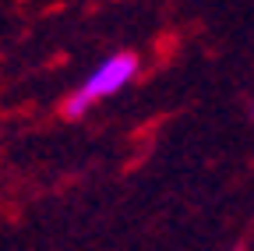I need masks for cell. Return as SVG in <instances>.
<instances>
[{
    "label": "cell",
    "instance_id": "cell-1",
    "mask_svg": "<svg viewBox=\"0 0 254 251\" xmlns=\"http://www.w3.org/2000/svg\"><path fill=\"white\" fill-rule=\"evenodd\" d=\"M138 68H141V64H138L134 53H113L110 60H103V64L88 75V82L81 85V92H85L92 103H95V99H106V96H117L127 82H134Z\"/></svg>",
    "mask_w": 254,
    "mask_h": 251
},
{
    "label": "cell",
    "instance_id": "cell-2",
    "mask_svg": "<svg viewBox=\"0 0 254 251\" xmlns=\"http://www.w3.org/2000/svg\"><path fill=\"white\" fill-rule=\"evenodd\" d=\"M88 106H92V99L78 88V92H71V96H67V103H64V117L78 120V117H85V113H88Z\"/></svg>",
    "mask_w": 254,
    "mask_h": 251
},
{
    "label": "cell",
    "instance_id": "cell-3",
    "mask_svg": "<svg viewBox=\"0 0 254 251\" xmlns=\"http://www.w3.org/2000/svg\"><path fill=\"white\" fill-rule=\"evenodd\" d=\"M251 117H254V103H251Z\"/></svg>",
    "mask_w": 254,
    "mask_h": 251
}]
</instances>
